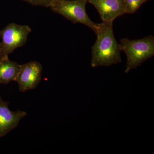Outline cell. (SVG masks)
<instances>
[{
    "label": "cell",
    "mask_w": 154,
    "mask_h": 154,
    "mask_svg": "<svg viewBox=\"0 0 154 154\" xmlns=\"http://www.w3.org/2000/svg\"><path fill=\"white\" fill-rule=\"evenodd\" d=\"M96 34L97 38L91 47V66H109L121 63V51L114 36L113 22L100 23Z\"/></svg>",
    "instance_id": "6da1fadb"
},
{
    "label": "cell",
    "mask_w": 154,
    "mask_h": 154,
    "mask_svg": "<svg viewBox=\"0 0 154 154\" xmlns=\"http://www.w3.org/2000/svg\"><path fill=\"white\" fill-rule=\"evenodd\" d=\"M119 44L121 51L126 56L125 73L136 69L154 55V37L152 36L132 40L123 38Z\"/></svg>",
    "instance_id": "7a4b0ae2"
},
{
    "label": "cell",
    "mask_w": 154,
    "mask_h": 154,
    "mask_svg": "<svg viewBox=\"0 0 154 154\" xmlns=\"http://www.w3.org/2000/svg\"><path fill=\"white\" fill-rule=\"evenodd\" d=\"M88 3V0H53L49 8L74 24L85 25L96 34L100 23H95L88 16L86 11Z\"/></svg>",
    "instance_id": "3957f363"
},
{
    "label": "cell",
    "mask_w": 154,
    "mask_h": 154,
    "mask_svg": "<svg viewBox=\"0 0 154 154\" xmlns=\"http://www.w3.org/2000/svg\"><path fill=\"white\" fill-rule=\"evenodd\" d=\"M31 32L28 25L15 23H10L0 30L1 58L9 57L15 50L24 46Z\"/></svg>",
    "instance_id": "277c9868"
},
{
    "label": "cell",
    "mask_w": 154,
    "mask_h": 154,
    "mask_svg": "<svg viewBox=\"0 0 154 154\" xmlns=\"http://www.w3.org/2000/svg\"><path fill=\"white\" fill-rule=\"evenodd\" d=\"M42 67L37 61H31L20 65L19 72L15 80L22 92L36 88L41 80Z\"/></svg>",
    "instance_id": "5b68a950"
},
{
    "label": "cell",
    "mask_w": 154,
    "mask_h": 154,
    "mask_svg": "<svg viewBox=\"0 0 154 154\" xmlns=\"http://www.w3.org/2000/svg\"><path fill=\"white\" fill-rule=\"evenodd\" d=\"M97 10L102 22H113L125 14L123 0H88Z\"/></svg>",
    "instance_id": "8992f818"
},
{
    "label": "cell",
    "mask_w": 154,
    "mask_h": 154,
    "mask_svg": "<svg viewBox=\"0 0 154 154\" xmlns=\"http://www.w3.org/2000/svg\"><path fill=\"white\" fill-rule=\"evenodd\" d=\"M8 102L0 97V137L6 135L16 128L22 119L27 115L24 111H11L9 108Z\"/></svg>",
    "instance_id": "52a82bcc"
},
{
    "label": "cell",
    "mask_w": 154,
    "mask_h": 154,
    "mask_svg": "<svg viewBox=\"0 0 154 154\" xmlns=\"http://www.w3.org/2000/svg\"><path fill=\"white\" fill-rule=\"evenodd\" d=\"M20 65L10 60L9 57L0 58V84H9L15 81L19 72Z\"/></svg>",
    "instance_id": "ba28073f"
},
{
    "label": "cell",
    "mask_w": 154,
    "mask_h": 154,
    "mask_svg": "<svg viewBox=\"0 0 154 154\" xmlns=\"http://www.w3.org/2000/svg\"><path fill=\"white\" fill-rule=\"evenodd\" d=\"M146 2L147 0H123L125 14H134Z\"/></svg>",
    "instance_id": "9c48e42d"
},
{
    "label": "cell",
    "mask_w": 154,
    "mask_h": 154,
    "mask_svg": "<svg viewBox=\"0 0 154 154\" xmlns=\"http://www.w3.org/2000/svg\"><path fill=\"white\" fill-rule=\"evenodd\" d=\"M34 6H42L50 8L53 0H22Z\"/></svg>",
    "instance_id": "30bf717a"
},
{
    "label": "cell",
    "mask_w": 154,
    "mask_h": 154,
    "mask_svg": "<svg viewBox=\"0 0 154 154\" xmlns=\"http://www.w3.org/2000/svg\"><path fill=\"white\" fill-rule=\"evenodd\" d=\"M0 42H1V38H0ZM0 58H1V54H0Z\"/></svg>",
    "instance_id": "8fae6325"
},
{
    "label": "cell",
    "mask_w": 154,
    "mask_h": 154,
    "mask_svg": "<svg viewBox=\"0 0 154 154\" xmlns=\"http://www.w3.org/2000/svg\"><path fill=\"white\" fill-rule=\"evenodd\" d=\"M147 1H150V0H147Z\"/></svg>",
    "instance_id": "7c38bea8"
}]
</instances>
